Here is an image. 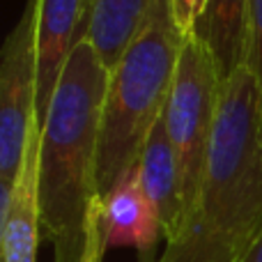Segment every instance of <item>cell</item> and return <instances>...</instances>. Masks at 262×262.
Returning a JSON list of instances; mask_svg holds the SVG:
<instances>
[{"instance_id":"obj_1","label":"cell","mask_w":262,"mask_h":262,"mask_svg":"<svg viewBox=\"0 0 262 262\" xmlns=\"http://www.w3.org/2000/svg\"><path fill=\"white\" fill-rule=\"evenodd\" d=\"M262 235V99L242 67L223 83L203 180L159 260L242 262Z\"/></svg>"},{"instance_id":"obj_2","label":"cell","mask_w":262,"mask_h":262,"mask_svg":"<svg viewBox=\"0 0 262 262\" xmlns=\"http://www.w3.org/2000/svg\"><path fill=\"white\" fill-rule=\"evenodd\" d=\"M108 76L92 41L78 39L41 122V221L53 262L83 258L88 221L99 203L97 157Z\"/></svg>"},{"instance_id":"obj_3","label":"cell","mask_w":262,"mask_h":262,"mask_svg":"<svg viewBox=\"0 0 262 262\" xmlns=\"http://www.w3.org/2000/svg\"><path fill=\"white\" fill-rule=\"evenodd\" d=\"M184 39L170 3L157 0L140 35L111 69L97 157L99 198L138 166L140 152L166 111Z\"/></svg>"},{"instance_id":"obj_4","label":"cell","mask_w":262,"mask_h":262,"mask_svg":"<svg viewBox=\"0 0 262 262\" xmlns=\"http://www.w3.org/2000/svg\"><path fill=\"white\" fill-rule=\"evenodd\" d=\"M221 92L223 81L209 53L193 35H189L182 46L177 72L166 101V127L177 157L186 214L207 166Z\"/></svg>"},{"instance_id":"obj_5","label":"cell","mask_w":262,"mask_h":262,"mask_svg":"<svg viewBox=\"0 0 262 262\" xmlns=\"http://www.w3.org/2000/svg\"><path fill=\"white\" fill-rule=\"evenodd\" d=\"M37 0H28L3 44L0 60V200L7 198L23 166L37 118Z\"/></svg>"},{"instance_id":"obj_6","label":"cell","mask_w":262,"mask_h":262,"mask_svg":"<svg viewBox=\"0 0 262 262\" xmlns=\"http://www.w3.org/2000/svg\"><path fill=\"white\" fill-rule=\"evenodd\" d=\"M39 140L41 124L35 122L16 182L7 198L0 200L3 262H37V251L44 235L39 195Z\"/></svg>"},{"instance_id":"obj_7","label":"cell","mask_w":262,"mask_h":262,"mask_svg":"<svg viewBox=\"0 0 262 262\" xmlns=\"http://www.w3.org/2000/svg\"><path fill=\"white\" fill-rule=\"evenodd\" d=\"M99 226L106 251L129 246L138 251L140 260H154V249L163 230L157 209L143 189L138 168L124 172L99 200Z\"/></svg>"},{"instance_id":"obj_8","label":"cell","mask_w":262,"mask_h":262,"mask_svg":"<svg viewBox=\"0 0 262 262\" xmlns=\"http://www.w3.org/2000/svg\"><path fill=\"white\" fill-rule=\"evenodd\" d=\"M37 118L39 124L49 113V104L64 72L69 55L83 39L88 21V0H37Z\"/></svg>"},{"instance_id":"obj_9","label":"cell","mask_w":262,"mask_h":262,"mask_svg":"<svg viewBox=\"0 0 262 262\" xmlns=\"http://www.w3.org/2000/svg\"><path fill=\"white\" fill-rule=\"evenodd\" d=\"M136 168H138L145 193L152 200L154 209L159 214L163 239L168 244L170 239H175V235L180 232L182 223H184L186 205H184V193H182L177 157L166 127V111L154 124Z\"/></svg>"},{"instance_id":"obj_10","label":"cell","mask_w":262,"mask_h":262,"mask_svg":"<svg viewBox=\"0 0 262 262\" xmlns=\"http://www.w3.org/2000/svg\"><path fill=\"white\" fill-rule=\"evenodd\" d=\"M251 0H207L191 35L205 46L221 81L244 67Z\"/></svg>"},{"instance_id":"obj_11","label":"cell","mask_w":262,"mask_h":262,"mask_svg":"<svg viewBox=\"0 0 262 262\" xmlns=\"http://www.w3.org/2000/svg\"><path fill=\"white\" fill-rule=\"evenodd\" d=\"M157 0H88L83 37L92 41L106 69H113L145 28Z\"/></svg>"},{"instance_id":"obj_12","label":"cell","mask_w":262,"mask_h":262,"mask_svg":"<svg viewBox=\"0 0 262 262\" xmlns=\"http://www.w3.org/2000/svg\"><path fill=\"white\" fill-rule=\"evenodd\" d=\"M244 67L255 78L262 99V0H251L249 23H246V55Z\"/></svg>"},{"instance_id":"obj_13","label":"cell","mask_w":262,"mask_h":262,"mask_svg":"<svg viewBox=\"0 0 262 262\" xmlns=\"http://www.w3.org/2000/svg\"><path fill=\"white\" fill-rule=\"evenodd\" d=\"M168 3H170L175 23L180 26V30L189 37L191 32H193L195 23H198L200 14H203L207 0H168Z\"/></svg>"},{"instance_id":"obj_14","label":"cell","mask_w":262,"mask_h":262,"mask_svg":"<svg viewBox=\"0 0 262 262\" xmlns=\"http://www.w3.org/2000/svg\"><path fill=\"white\" fill-rule=\"evenodd\" d=\"M101 200V198H99ZM106 246L104 237H101V226H99V203H97L95 212H92L90 221H88V235H85V249H83L81 262H104Z\"/></svg>"},{"instance_id":"obj_15","label":"cell","mask_w":262,"mask_h":262,"mask_svg":"<svg viewBox=\"0 0 262 262\" xmlns=\"http://www.w3.org/2000/svg\"><path fill=\"white\" fill-rule=\"evenodd\" d=\"M242 262H262V235H260V239L253 244V249L249 251V255H246Z\"/></svg>"}]
</instances>
